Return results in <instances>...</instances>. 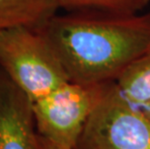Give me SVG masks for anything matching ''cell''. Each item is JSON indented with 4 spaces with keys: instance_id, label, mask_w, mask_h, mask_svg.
<instances>
[{
    "instance_id": "9",
    "label": "cell",
    "mask_w": 150,
    "mask_h": 149,
    "mask_svg": "<svg viewBox=\"0 0 150 149\" xmlns=\"http://www.w3.org/2000/svg\"><path fill=\"white\" fill-rule=\"evenodd\" d=\"M39 141H40L41 149H66V148H63L61 146H58V145L52 143V142H50V141H47V139L40 137V136H39Z\"/></svg>"
},
{
    "instance_id": "3",
    "label": "cell",
    "mask_w": 150,
    "mask_h": 149,
    "mask_svg": "<svg viewBox=\"0 0 150 149\" xmlns=\"http://www.w3.org/2000/svg\"><path fill=\"white\" fill-rule=\"evenodd\" d=\"M108 84L68 81L34 101L33 113L38 135L58 146L75 149Z\"/></svg>"
},
{
    "instance_id": "5",
    "label": "cell",
    "mask_w": 150,
    "mask_h": 149,
    "mask_svg": "<svg viewBox=\"0 0 150 149\" xmlns=\"http://www.w3.org/2000/svg\"><path fill=\"white\" fill-rule=\"evenodd\" d=\"M0 149H41L33 102L1 67Z\"/></svg>"
},
{
    "instance_id": "4",
    "label": "cell",
    "mask_w": 150,
    "mask_h": 149,
    "mask_svg": "<svg viewBox=\"0 0 150 149\" xmlns=\"http://www.w3.org/2000/svg\"><path fill=\"white\" fill-rule=\"evenodd\" d=\"M75 149H150V119L110 81Z\"/></svg>"
},
{
    "instance_id": "7",
    "label": "cell",
    "mask_w": 150,
    "mask_h": 149,
    "mask_svg": "<svg viewBox=\"0 0 150 149\" xmlns=\"http://www.w3.org/2000/svg\"><path fill=\"white\" fill-rule=\"evenodd\" d=\"M121 95L137 107L150 103V49L133 61L114 81Z\"/></svg>"
},
{
    "instance_id": "6",
    "label": "cell",
    "mask_w": 150,
    "mask_h": 149,
    "mask_svg": "<svg viewBox=\"0 0 150 149\" xmlns=\"http://www.w3.org/2000/svg\"><path fill=\"white\" fill-rule=\"evenodd\" d=\"M58 9L55 0H0V29L27 26L39 30Z\"/></svg>"
},
{
    "instance_id": "2",
    "label": "cell",
    "mask_w": 150,
    "mask_h": 149,
    "mask_svg": "<svg viewBox=\"0 0 150 149\" xmlns=\"http://www.w3.org/2000/svg\"><path fill=\"white\" fill-rule=\"evenodd\" d=\"M0 67L32 102L70 81L47 38L27 26L0 29Z\"/></svg>"
},
{
    "instance_id": "8",
    "label": "cell",
    "mask_w": 150,
    "mask_h": 149,
    "mask_svg": "<svg viewBox=\"0 0 150 149\" xmlns=\"http://www.w3.org/2000/svg\"><path fill=\"white\" fill-rule=\"evenodd\" d=\"M59 9L67 12L140 13L150 0H55Z\"/></svg>"
},
{
    "instance_id": "10",
    "label": "cell",
    "mask_w": 150,
    "mask_h": 149,
    "mask_svg": "<svg viewBox=\"0 0 150 149\" xmlns=\"http://www.w3.org/2000/svg\"><path fill=\"white\" fill-rule=\"evenodd\" d=\"M139 109H142V112L145 113V115L150 119V103L146 104V105H144V106H142V107H139Z\"/></svg>"
},
{
    "instance_id": "1",
    "label": "cell",
    "mask_w": 150,
    "mask_h": 149,
    "mask_svg": "<svg viewBox=\"0 0 150 149\" xmlns=\"http://www.w3.org/2000/svg\"><path fill=\"white\" fill-rule=\"evenodd\" d=\"M39 31L70 81L106 83L150 49V12H67L53 16Z\"/></svg>"
}]
</instances>
